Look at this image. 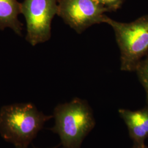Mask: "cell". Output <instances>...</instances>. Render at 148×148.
Instances as JSON below:
<instances>
[{
	"mask_svg": "<svg viewBox=\"0 0 148 148\" xmlns=\"http://www.w3.org/2000/svg\"><path fill=\"white\" fill-rule=\"evenodd\" d=\"M53 117L55 124L51 130L58 134L63 148H81L85 137L95 126L90 106L77 98L57 106Z\"/></svg>",
	"mask_w": 148,
	"mask_h": 148,
	"instance_id": "7a4b0ae2",
	"label": "cell"
},
{
	"mask_svg": "<svg viewBox=\"0 0 148 148\" xmlns=\"http://www.w3.org/2000/svg\"><path fill=\"white\" fill-rule=\"evenodd\" d=\"M119 113L126 123L134 144L144 145L148 137V108L136 111L120 109Z\"/></svg>",
	"mask_w": 148,
	"mask_h": 148,
	"instance_id": "8992f818",
	"label": "cell"
},
{
	"mask_svg": "<svg viewBox=\"0 0 148 148\" xmlns=\"http://www.w3.org/2000/svg\"><path fill=\"white\" fill-rule=\"evenodd\" d=\"M58 0H24L21 13L27 23L26 40L32 46L48 41L51 24L57 14Z\"/></svg>",
	"mask_w": 148,
	"mask_h": 148,
	"instance_id": "277c9868",
	"label": "cell"
},
{
	"mask_svg": "<svg viewBox=\"0 0 148 148\" xmlns=\"http://www.w3.org/2000/svg\"><path fill=\"white\" fill-rule=\"evenodd\" d=\"M103 23L112 28L120 51V69L135 71L140 62L148 56V14L134 21L122 23L105 16Z\"/></svg>",
	"mask_w": 148,
	"mask_h": 148,
	"instance_id": "3957f363",
	"label": "cell"
},
{
	"mask_svg": "<svg viewBox=\"0 0 148 148\" xmlns=\"http://www.w3.org/2000/svg\"></svg>",
	"mask_w": 148,
	"mask_h": 148,
	"instance_id": "8fae6325",
	"label": "cell"
},
{
	"mask_svg": "<svg viewBox=\"0 0 148 148\" xmlns=\"http://www.w3.org/2000/svg\"><path fill=\"white\" fill-rule=\"evenodd\" d=\"M132 148H148V147L145 146L144 144V145H136L133 146V147Z\"/></svg>",
	"mask_w": 148,
	"mask_h": 148,
	"instance_id": "30bf717a",
	"label": "cell"
},
{
	"mask_svg": "<svg viewBox=\"0 0 148 148\" xmlns=\"http://www.w3.org/2000/svg\"><path fill=\"white\" fill-rule=\"evenodd\" d=\"M108 12L116 11L120 8L125 0H97Z\"/></svg>",
	"mask_w": 148,
	"mask_h": 148,
	"instance_id": "9c48e42d",
	"label": "cell"
},
{
	"mask_svg": "<svg viewBox=\"0 0 148 148\" xmlns=\"http://www.w3.org/2000/svg\"><path fill=\"white\" fill-rule=\"evenodd\" d=\"M106 12L97 0H58L57 15L77 34L103 23Z\"/></svg>",
	"mask_w": 148,
	"mask_h": 148,
	"instance_id": "5b68a950",
	"label": "cell"
},
{
	"mask_svg": "<svg viewBox=\"0 0 148 148\" xmlns=\"http://www.w3.org/2000/svg\"><path fill=\"white\" fill-rule=\"evenodd\" d=\"M135 71L145 91L148 108V56L140 62Z\"/></svg>",
	"mask_w": 148,
	"mask_h": 148,
	"instance_id": "ba28073f",
	"label": "cell"
},
{
	"mask_svg": "<svg viewBox=\"0 0 148 148\" xmlns=\"http://www.w3.org/2000/svg\"><path fill=\"white\" fill-rule=\"evenodd\" d=\"M21 13V3L16 0H0V30L9 27L22 36L24 25L18 18Z\"/></svg>",
	"mask_w": 148,
	"mask_h": 148,
	"instance_id": "52a82bcc",
	"label": "cell"
},
{
	"mask_svg": "<svg viewBox=\"0 0 148 148\" xmlns=\"http://www.w3.org/2000/svg\"><path fill=\"white\" fill-rule=\"evenodd\" d=\"M52 117L38 111L31 103L3 106L0 109V135L16 148H27Z\"/></svg>",
	"mask_w": 148,
	"mask_h": 148,
	"instance_id": "6da1fadb",
	"label": "cell"
}]
</instances>
